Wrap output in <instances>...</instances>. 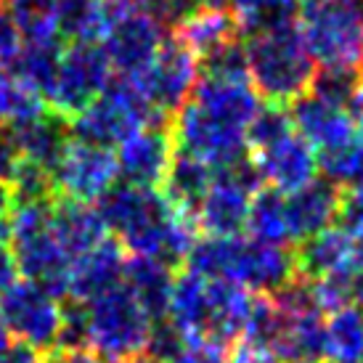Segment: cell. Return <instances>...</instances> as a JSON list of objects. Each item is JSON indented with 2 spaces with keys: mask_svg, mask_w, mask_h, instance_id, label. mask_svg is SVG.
Masks as SVG:
<instances>
[{
  "mask_svg": "<svg viewBox=\"0 0 363 363\" xmlns=\"http://www.w3.org/2000/svg\"><path fill=\"white\" fill-rule=\"evenodd\" d=\"M265 106L244 69V51L236 43L202 61V77L191 99L175 114V152L194 157L210 170L242 167L250 154V128Z\"/></svg>",
  "mask_w": 363,
  "mask_h": 363,
  "instance_id": "1",
  "label": "cell"
},
{
  "mask_svg": "<svg viewBox=\"0 0 363 363\" xmlns=\"http://www.w3.org/2000/svg\"><path fill=\"white\" fill-rule=\"evenodd\" d=\"M106 233L120 239L130 257H152L160 262H181L199 242L191 212L172 207L157 189L114 183L96 202Z\"/></svg>",
  "mask_w": 363,
  "mask_h": 363,
  "instance_id": "2",
  "label": "cell"
},
{
  "mask_svg": "<svg viewBox=\"0 0 363 363\" xmlns=\"http://www.w3.org/2000/svg\"><path fill=\"white\" fill-rule=\"evenodd\" d=\"M154 326L122 284L93 303L67 311L59 350H88L104 363H133L146 355Z\"/></svg>",
  "mask_w": 363,
  "mask_h": 363,
  "instance_id": "3",
  "label": "cell"
},
{
  "mask_svg": "<svg viewBox=\"0 0 363 363\" xmlns=\"http://www.w3.org/2000/svg\"><path fill=\"white\" fill-rule=\"evenodd\" d=\"M189 268L204 279L242 286L271 297L297 281V255L279 244H265L250 233L204 236L186 257Z\"/></svg>",
  "mask_w": 363,
  "mask_h": 363,
  "instance_id": "4",
  "label": "cell"
},
{
  "mask_svg": "<svg viewBox=\"0 0 363 363\" xmlns=\"http://www.w3.org/2000/svg\"><path fill=\"white\" fill-rule=\"evenodd\" d=\"M244 69L262 101L286 106L315 85V64L294 19L250 32L242 45Z\"/></svg>",
  "mask_w": 363,
  "mask_h": 363,
  "instance_id": "5",
  "label": "cell"
},
{
  "mask_svg": "<svg viewBox=\"0 0 363 363\" xmlns=\"http://www.w3.org/2000/svg\"><path fill=\"white\" fill-rule=\"evenodd\" d=\"M294 24L323 80L358 82L363 72V6L303 0Z\"/></svg>",
  "mask_w": 363,
  "mask_h": 363,
  "instance_id": "6",
  "label": "cell"
},
{
  "mask_svg": "<svg viewBox=\"0 0 363 363\" xmlns=\"http://www.w3.org/2000/svg\"><path fill=\"white\" fill-rule=\"evenodd\" d=\"M250 170L276 194H294L318 181V157L294 130L284 106L265 104L250 128Z\"/></svg>",
  "mask_w": 363,
  "mask_h": 363,
  "instance_id": "7",
  "label": "cell"
},
{
  "mask_svg": "<svg viewBox=\"0 0 363 363\" xmlns=\"http://www.w3.org/2000/svg\"><path fill=\"white\" fill-rule=\"evenodd\" d=\"M53 199L13 204L11 212V257L24 281L43 286L53 297L69 292L72 260L64 255L51 228Z\"/></svg>",
  "mask_w": 363,
  "mask_h": 363,
  "instance_id": "8",
  "label": "cell"
},
{
  "mask_svg": "<svg viewBox=\"0 0 363 363\" xmlns=\"http://www.w3.org/2000/svg\"><path fill=\"white\" fill-rule=\"evenodd\" d=\"M146 125H160V117L149 109L138 91L128 80H111L106 91L93 99L80 114L69 120V133L74 141H85L114 152L122 141Z\"/></svg>",
  "mask_w": 363,
  "mask_h": 363,
  "instance_id": "9",
  "label": "cell"
},
{
  "mask_svg": "<svg viewBox=\"0 0 363 363\" xmlns=\"http://www.w3.org/2000/svg\"><path fill=\"white\" fill-rule=\"evenodd\" d=\"M353 85L321 77L305 96L292 101L289 117L294 130L315 152V157L342 149L345 143H350L361 133L347 109V96Z\"/></svg>",
  "mask_w": 363,
  "mask_h": 363,
  "instance_id": "10",
  "label": "cell"
},
{
  "mask_svg": "<svg viewBox=\"0 0 363 363\" xmlns=\"http://www.w3.org/2000/svg\"><path fill=\"white\" fill-rule=\"evenodd\" d=\"M0 318L13 342L35 353H53L61 347L67 311L59 297L32 281H16L0 297Z\"/></svg>",
  "mask_w": 363,
  "mask_h": 363,
  "instance_id": "11",
  "label": "cell"
},
{
  "mask_svg": "<svg viewBox=\"0 0 363 363\" xmlns=\"http://www.w3.org/2000/svg\"><path fill=\"white\" fill-rule=\"evenodd\" d=\"M111 19L101 48L109 59L111 69L120 77L141 74L164 45V24L152 13L138 9L133 0H109Z\"/></svg>",
  "mask_w": 363,
  "mask_h": 363,
  "instance_id": "12",
  "label": "cell"
},
{
  "mask_svg": "<svg viewBox=\"0 0 363 363\" xmlns=\"http://www.w3.org/2000/svg\"><path fill=\"white\" fill-rule=\"evenodd\" d=\"M111 80H114V69L99 43L69 45L61 51L59 69H56L51 91L45 96V104L59 117L72 120L93 99H99Z\"/></svg>",
  "mask_w": 363,
  "mask_h": 363,
  "instance_id": "13",
  "label": "cell"
},
{
  "mask_svg": "<svg viewBox=\"0 0 363 363\" xmlns=\"http://www.w3.org/2000/svg\"><path fill=\"white\" fill-rule=\"evenodd\" d=\"M199 77H202V61L172 38L164 40L160 53L141 74L122 80L130 82L138 96L149 104V109L162 120L167 114H178V109L191 99Z\"/></svg>",
  "mask_w": 363,
  "mask_h": 363,
  "instance_id": "14",
  "label": "cell"
},
{
  "mask_svg": "<svg viewBox=\"0 0 363 363\" xmlns=\"http://www.w3.org/2000/svg\"><path fill=\"white\" fill-rule=\"evenodd\" d=\"M279 323H276V340L273 350L281 363L303 361L318 363L323 355V315L311 300L308 284L294 281L279 294H273Z\"/></svg>",
  "mask_w": 363,
  "mask_h": 363,
  "instance_id": "15",
  "label": "cell"
},
{
  "mask_svg": "<svg viewBox=\"0 0 363 363\" xmlns=\"http://www.w3.org/2000/svg\"><path fill=\"white\" fill-rule=\"evenodd\" d=\"M260 181L250 167H233L212 175L210 186L194 210L196 228L207 236H239L247 231V218L257 196Z\"/></svg>",
  "mask_w": 363,
  "mask_h": 363,
  "instance_id": "16",
  "label": "cell"
},
{
  "mask_svg": "<svg viewBox=\"0 0 363 363\" xmlns=\"http://www.w3.org/2000/svg\"><path fill=\"white\" fill-rule=\"evenodd\" d=\"M120 181L114 152L85 141H69L59 164L51 172L53 196L64 202H99L114 183Z\"/></svg>",
  "mask_w": 363,
  "mask_h": 363,
  "instance_id": "17",
  "label": "cell"
},
{
  "mask_svg": "<svg viewBox=\"0 0 363 363\" xmlns=\"http://www.w3.org/2000/svg\"><path fill=\"white\" fill-rule=\"evenodd\" d=\"M114 160L122 183L138 189H157L164 183V175L175 160L172 133L162 125H146L114 149Z\"/></svg>",
  "mask_w": 363,
  "mask_h": 363,
  "instance_id": "18",
  "label": "cell"
},
{
  "mask_svg": "<svg viewBox=\"0 0 363 363\" xmlns=\"http://www.w3.org/2000/svg\"><path fill=\"white\" fill-rule=\"evenodd\" d=\"M358 271H363V247L337 223L303 242V250L297 252V273H305L308 281L347 279Z\"/></svg>",
  "mask_w": 363,
  "mask_h": 363,
  "instance_id": "19",
  "label": "cell"
},
{
  "mask_svg": "<svg viewBox=\"0 0 363 363\" xmlns=\"http://www.w3.org/2000/svg\"><path fill=\"white\" fill-rule=\"evenodd\" d=\"M125 262H128V255L120 247V242L114 239L101 242L96 250L72 262L67 297H72L74 305H88L109 294L125 281Z\"/></svg>",
  "mask_w": 363,
  "mask_h": 363,
  "instance_id": "20",
  "label": "cell"
},
{
  "mask_svg": "<svg viewBox=\"0 0 363 363\" xmlns=\"http://www.w3.org/2000/svg\"><path fill=\"white\" fill-rule=\"evenodd\" d=\"M286 196V215H289V231H292L294 242H308L315 233L332 228L337 218H340V207H342V191L332 186L329 181H313L294 194H284Z\"/></svg>",
  "mask_w": 363,
  "mask_h": 363,
  "instance_id": "21",
  "label": "cell"
},
{
  "mask_svg": "<svg viewBox=\"0 0 363 363\" xmlns=\"http://www.w3.org/2000/svg\"><path fill=\"white\" fill-rule=\"evenodd\" d=\"M236 38H239V21L233 19L231 11L210 9V6L186 11L175 30V40L183 48H189L199 61H207L215 53L236 45L239 43Z\"/></svg>",
  "mask_w": 363,
  "mask_h": 363,
  "instance_id": "22",
  "label": "cell"
},
{
  "mask_svg": "<svg viewBox=\"0 0 363 363\" xmlns=\"http://www.w3.org/2000/svg\"><path fill=\"white\" fill-rule=\"evenodd\" d=\"M9 133L13 135V143L19 149L21 160L38 170L48 172V175L69 146V122L51 109H45L35 120L11 125Z\"/></svg>",
  "mask_w": 363,
  "mask_h": 363,
  "instance_id": "23",
  "label": "cell"
},
{
  "mask_svg": "<svg viewBox=\"0 0 363 363\" xmlns=\"http://www.w3.org/2000/svg\"><path fill=\"white\" fill-rule=\"evenodd\" d=\"M51 228L59 247L64 250V255L72 262L109 239V233L104 228L96 207H91V204H77V202H64V199H53Z\"/></svg>",
  "mask_w": 363,
  "mask_h": 363,
  "instance_id": "24",
  "label": "cell"
},
{
  "mask_svg": "<svg viewBox=\"0 0 363 363\" xmlns=\"http://www.w3.org/2000/svg\"><path fill=\"white\" fill-rule=\"evenodd\" d=\"M172 279H175V273L167 262L152 260V257H128L122 284L135 297V303L146 311V315L154 323H160L167 315Z\"/></svg>",
  "mask_w": 363,
  "mask_h": 363,
  "instance_id": "25",
  "label": "cell"
},
{
  "mask_svg": "<svg viewBox=\"0 0 363 363\" xmlns=\"http://www.w3.org/2000/svg\"><path fill=\"white\" fill-rule=\"evenodd\" d=\"M56 19H59V35L67 38L69 45H82V43L101 45L111 19V3L109 0H56Z\"/></svg>",
  "mask_w": 363,
  "mask_h": 363,
  "instance_id": "26",
  "label": "cell"
},
{
  "mask_svg": "<svg viewBox=\"0 0 363 363\" xmlns=\"http://www.w3.org/2000/svg\"><path fill=\"white\" fill-rule=\"evenodd\" d=\"M323 363H361L363 361V311L342 308L326 315L323 326Z\"/></svg>",
  "mask_w": 363,
  "mask_h": 363,
  "instance_id": "27",
  "label": "cell"
},
{
  "mask_svg": "<svg viewBox=\"0 0 363 363\" xmlns=\"http://www.w3.org/2000/svg\"><path fill=\"white\" fill-rule=\"evenodd\" d=\"M212 175L215 170H210L207 164H202L199 160L194 157H186V154L175 152V160H172L170 170L164 175V183H162V196L178 207L183 212H191L196 210L199 199L204 196L207 186H210Z\"/></svg>",
  "mask_w": 363,
  "mask_h": 363,
  "instance_id": "28",
  "label": "cell"
},
{
  "mask_svg": "<svg viewBox=\"0 0 363 363\" xmlns=\"http://www.w3.org/2000/svg\"><path fill=\"white\" fill-rule=\"evenodd\" d=\"M247 233L265 244H279V247L292 244L286 196L271 191V189H260L252 202L250 218H247Z\"/></svg>",
  "mask_w": 363,
  "mask_h": 363,
  "instance_id": "29",
  "label": "cell"
},
{
  "mask_svg": "<svg viewBox=\"0 0 363 363\" xmlns=\"http://www.w3.org/2000/svg\"><path fill=\"white\" fill-rule=\"evenodd\" d=\"M61 51L64 48H61L59 43H24V48H21L19 59L13 61L11 72L27 88H32V91L40 93L43 99H45L53 85L56 69H59Z\"/></svg>",
  "mask_w": 363,
  "mask_h": 363,
  "instance_id": "30",
  "label": "cell"
},
{
  "mask_svg": "<svg viewBox=\"0 0 363 363\" xmlns=\"http://www.w3.org/2000/svg\"><path fill=\"white\" fill-rule=\"evenodd\" d=\"M3 9L19 27L24 43H59L56 0H6Z\"/></svg>",
  "mask_w": 363,
  "mask_h": 363,
  "instance_id": "31",
  "label": "cell"
},
{
  "mask_svg": "<svg viewBox=\"0 0 363 363\" xmlns=\"http://www.w3.org/2000/svg\"><path fill=\"white\" fill-rule=\"evenodd\" d=\"M45 109L48 104L40 93L27 88L11 69L0 67V120L6 122V128L35 120Z\"/></svg>",
  "mask_w": 363,
  "mask_h": 363,
  "instance_id": "32",
  "label": "cell"
},
{
  "mask_svg": "<svg viewBox=\"0 0 363 363\" xmlns=\"http://www.w3.org/2000/svg\"><path fill=\"white\" fill-rule=\"evenodd\" d=\"M318 172L323 175V181L337 186L340 191L363 183V133L345 143L342 149L318 157Z\"/></svg>",
  "mask_w": 363,
  "mask_h": 363,
  "instance_id": "33",
  "label": "cell"
},
{
  "mask_svg": "<svg viewBox=\"0 0 363 363\" xmlns=\"http://www.w3.org/2000/svg\"><path fill=\"white\" fill-rule=\"evenodd\" d=\"M297 9H300V0H233L231 3L233 19L250 32L268 24L289 21Z\"/></svg>",
  "mask_w": 363,
  "mask_h": 363,
  "instance_id": "34",
  "label": "cell"
},
{
  "mask_svg": "<svg viewBox=\"0 0 363 363\" xmlns=\"http://www.w3.org/2000/svg\"><path fill=\"white\" fill-rule=\"evenodd\" d=\"M21 48H24V38H21L19 27L6 13V9H0V67L11 69L13 61L19 59Z\"/></svg>",
  "mask_w": 363,
  "mask_h": 363,
  "instance_id": "35",
  "label": "cell"
},
{
  "mask_svg": "<svg viewBox=\"0 0 363 363\" xmlns=\"http://www.w3.org/2000/svg\"><path fill=\"white\" fill-rule=\"evenodd\" d=\"M175 363H225V350L215 347V345L189 342V347L183 350Z\"/></svg>",
  "mask_w": 363,
  "mask_h": 363,
  "instance_id": "36",
  "label": "cell"
},
{
  "mask_svg": "<svg viewBox=\"0 0 363 363\" xmlns=\"http://www.w3.org/2000/svg\"><path fill=\"white\" fill-rule=\"evenodd\" d=\"M43 363H104L101 358H96L88 350H53L48 358H43Z\"/></svg>",
  "mask_w": 363,
  "mask_h": 363,
  "instance_id": "37",
  "label": "cell"
},
{
  "mask_svg": "<svg viewBox=\"0 0 363 363\" xmlns=\"http://www.w3.org/2000/svg\"><path fill=\"white\" fill-rule=\"evenodd\" d=\"M16 276H19V271H16V262H13L11 252L0 250V297L9 292L11 284H16Z\"/></svg>",
  "mask_w": 363,
  "mask_h": 363,
  "instance_id": "38",
  "label": "cell"
},
{
  "mask_svg": "<svg viewBox=\"0 0 363 363\" xmlns=\"http://www.w3.org/2000/svg\"><path fill=\"white\" fill-rule=\"evenodd\" d=\"M347 109L353 114V122L355 128L363 133V80H358L353 85V91L347 96Z\"/></svg>",
  "mask_w": 363,
  "mask_h": 363,
  "instance_id": "39",
  "label": "cell"
},
{
  "mask_svg": "<svg viewBox=\"0 0 363 363\" xmlns=\"http://www.w3.org/2000/svg\"><path fill=\"white\" fill-rule=\"evenodd\" d=\"M11 212H13V194L9 183L0 181V215H11Z\"/></svg>",
  "mask_w": 363,
  "mask_h": 363,
  "instance_id": "40",
  "label": "cell"
},
{
  "mask_svg": "<svg viewBox=\"0 0 363 363\" xmlns=\"http://www.w3.org/2000/svg\"><path fill=\"white\" fill-rule=\"evenodd\" d=\"M11 244V215H0V250Z\"/></svg>",
  "mask_w": 363,
  "mask_h": 363,
  "instance_id": "41",
  "label": "cell"
},
{
  "mask_svg": "<svg viewBox=\"0 0 363 363\" xmlns=\"http://www.w3.org/2000/svg\"><path fill=\"white\" fill-rule=\"evenodd\" d=\"M194 3H196V0H170V6H172V11H175V16H178V19H181L186 11L194 9Z\"/></svg>",
  "mask_w": 363,
  "mask_h": 363,
  "instance_id": "42",
  "label": "cell"
},
{
  "mask_svg": "<svg viewBox=\"0 0 363 363\" xmlns=\"http://www.w3.org/2000/svg\"><path fill=\"white\" fill-rule=\"evenodd\" d=\"M233 0H202V6H210V9H223V11H231Z\"/></svg>",
  "mask_w": 363,
  "mask_h": 363,
  "instance_id": "43",
  "label": "cell"
},
{
  "mask_svg": "<svg viewBox=\"0 0 363 363\" xmlns=\"http://www.w3.org/2000/svg\"><path fill=\"white\" fill-rule=\"evenodd\" d=\"M9 345H11V337H9V332H6V323H3V318H0V353H3Z\"/></svg>",
  "mask_w": 363,
  "mask_h": 363,
  "instance_id": "44",
  "label": "cell"
},
{
  "mask_svg": "<svg viewBox=\"0 0 363 363\" xmlns=\"http://www.w3.org/2000/svg\"><path fill=\"white\" fill-rule=\"evenodd\" d=\"M133 363H160V361H152V358H146V355H143V358H138V361H133Z\"/></svg>",
  "mask_w": 363,
  "mask_h": 363,
  "instance_id": "45",
  "label": "cell"
},
{
  "mask_svg": "<svg viewBox=\"0 0 363 363\" xmlns=\"http://www.w3.org/2000/svg\"><path fill=\"white\" fill-rule=\"evenodd\" d=\"M340 3H355V6H363V0H340Z\"/></svg>",
  "mask_w": 363,
  "mask_h": 363,
  "instance_id": "46",
  "label": "cell"
},
{
  "mask_svg": "<svg viewBox=\"0 0 363 363\" xmlns=\"http://www.w3.org/2000/svg\"><path fill=\"white\" fill-rule=\"evenodd\" d=\"M292 363H303V361H292Z\"/></svg>",
  "mask_w": 363,
  "mask_h": 363,
  "instance_id": "47",
  "label": "cell"
},
{
  "mask_svg": "<svg viewBox=\"0 0 363 363\" xmlns=\"http://www.w3.org/2000/svg\"><path fill=\"white\" fill-rule=\"evenodd\" d=\"M361 363H363V361H361Z\"/></svg>",
  "mask_w": 363,
  "mask_h": 363,
  "instance_id": "48",
  "label": "cell"
}]
</instances>
